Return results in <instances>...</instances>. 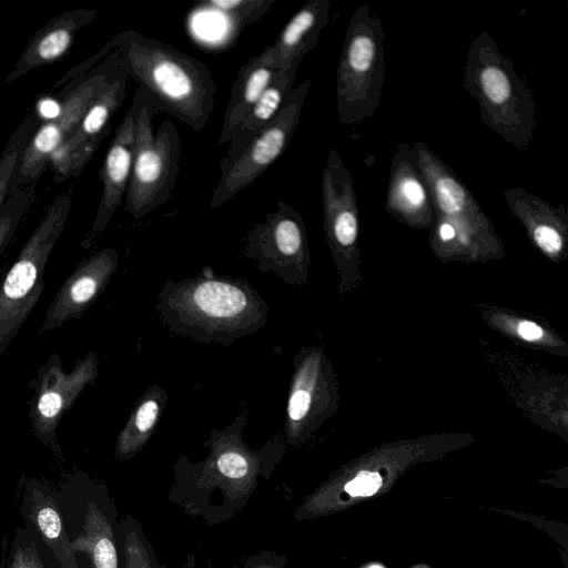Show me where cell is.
Returning a JSON list of instances; mask_svg holds the SVG:
<instances>
[{
  "mask_svg": "<svg viewBox=\"0 0 568 568\" xmlns=\"http://www.w3.org/2000/svg\"><path fill=\"white\" fill-rule=\"evenodd\" d=\"M297 74L298 70L275 73L270 85L235 130L229 142L227 151L220 161V172L230 165L250 141L277 116L294 88Z\"/></svg>",
  "mask_w": 568,
  "mask_h": 568,
  "instance_id": "obj_21",
  "label": "cell"
},
{
  "mask_svg": "<svg viewBox=\"0 0 568 568\" xmlns=\"http://www.w3.org/2000/svg\"><path fill=\"white\" fill-rule=\"evenodd\" d=\"M128 80V74L121 71L90 105L70 136L51 155L49 168L54 173L55 182L77 178L84 170L110 132L111 119L125 99Z\"/></svg>",
  "mask_w": 568,
  "mask_h": 568,
  "instance_id": "obj_10",
  "label": "cell"
},
{
  "mask_svg": "<svg viewBox=\"0 0 568 568\" xmlns=\"http://www.w3.org/2000/svg\"><path fill=\"white\" fill-rule=\"evenodd\" d=\"M501 195L507 207L528 229L540 250L549 255L564 250L567 211L562 203L554 206L518 185L504 190Z\"/></svg>",
  "mask_w": 568,
  "mask_h": 568,
  "instance_id": "obj_19",
  "label": "cell"
},
{
  "mask_svg": "<svg viewBox=\"0 0 568 568\" xmlns=\"http://www.w3.org/2000/svg\"><path fill=\"white\" fill-rule=\"evenodd\" d=\"M36 115L28 114L11 133L0 155V210L9 196L10 187L23 152L38 130Z\"/></svg>",
  "mask_w": 568,
  "mask_h": 568,
  "instance_id": "obj_24",
  "label": "cell"
},
{
  "mask_svg": "<svg viewBox=\"0 0 568 568\" xmlns=\"http://www.w3.org/2000/svg\"><path fill=\"white\" fill-rule=\"evenodd\" d=\"M518 334L527 341H536L542 337V329L532 322H520L518 325Z\"/></svg>",
  "mask_w": 568,
  "mask_h": 568,
  "instance_id": "obj_33",
  "label": "cell"
},
{
  "mask_svg": "<svg viewBox=\"0 0 568 568\" xmlns=\"http://www.w3.org/2000/svg\"><path fill=\"white\" fill-rule=\"evenodd\" d=\"M36 197V183L9 194L0 210V258L10 245L23 216ZM2 271L0 270V274Z\"/></svg>",
  "mask_w": 568,
  "mask_h": 568,
  "instance_id": "obj_27",
  "label": "cell"
},
{
  "mask_svg": "<svg viewBox=\"0 0 568 568\" xmlns=\"http://www.w3.org/2000/svg\"><path fill=\"white\" fill-rule=\"evenodd\" d=\"M288 564L287 554L261 550L245 558L242 568H285Z\"/></svg>",
  "mask_w": 568,
  "mask_h": 568,
  "instance_id": "obj_31",
  "label": "cell"
},
{
  "mask_svg": "<svg viewBox=\"0 0 568 568\" xmlns=\"http://www.w3.org/2000/svg\"><path fill=\"white\" fill-rule=\"evenodd\" d=\"M306 234L301 214L280 201L247 240V252L265 260L293 263L305 255Z\"/></svg>",
  "mask_w": 568,
  "mask_h": 568,
  "instance_id": "obj_18",
  "label": "cell"
},
{
  "mask_svg": "<svg viewBox=\"0 0 568 568\" xmlns=\"http://www.w3.org/2000/svg\"><path fill=\"white\" fill-rule=\"evenodd\" d=\"M160 413V404L155 398L145 399L129 419L119 435L114 455L121 459L133 457L144 445L152 433Z\"/></svg>",
  "mask_w": 568,
  "mask_h": 568,
  "instance_id": "obj_25",
  "label": "cell"
},
{
  "mask_svg": "<svg viewBox=\"0 0 568 568\" xmlns=\"http://www.w3.org/2000/svg\"><path fill=\"white\" fill-rule=\"evenodd\" d=\"M276 71L251 58L242 68L231 88L217 144L229 143L239 124L272 82Z\"/></svg>",
  "mask_w": 568,
  "mask_h": 568,
  "instance_id": "obj_22",
  "label": "cell"
},
{
  "mask_svg": "<svg viewBox=\"0 0 568 568\" xmlns=\"http://www.w3.org/2000/svg\"><path fill=\"white\" fill-rule=\"evenodd\" d=\"M382 484L383 480L378 473L362 470L345 484L344 490L353 497L371 496L379 489Z\"/></svg>",
  "mask_w": 568,
  "mask_h": 568,
  "instance_id": "obj_29",
  "label": "cell"
},
{
  "mask_svg": "<svg viewBox=\"0 0 568 568\" xmlns=\"http://www.w3.org/2000/svg\"><path fill=\"white\" fill-rule=\"evenodd\" d=\"M275 462L271 454L251 452L235 442L215 444L202 463H178L168 499L207 526L222 525L246 507Z\"/></svg>",
  "mask_w": 568,
  "mask_h": 568,
  "instance_id": "obj_2",
  "label": "cell"
},
{
  "mask_svg": "<svg viewBox=\"0 0 568 568\" xmlns=\"http://www.w3.org/2000/svg\"><path fill=\"white\" fill-rule=\"evenodd\" d=\"M118 265V252L103 248L82 260L53 296L39 328L44 334L79 320L106 286Z\"/></svg>",
  "mask_w": 568,
  "mask_h": 568,
  "instance_id": "obj_13",
  "label": "cell"
},
{
  "mask_svg": "<svg viewBox=\"0 0 568 568\" xmlns=\"http://www.w3.org/2000/svg\"><path fill=\"white\" fill-rule=\"evenodd\" d=\"M71 203V196L67 193L53 200L0 281V356L41 298L45 266L63 233Z\"/></svg>",
  "mask_w": 568,
  "mask_h": 568,
  "instance_id": "obj_6",
  "label": "cell"
},
{
  "mask_svg": "<svg viewBox=\"0 0 568 568\" xmlns=\"http://www.w3.org/2000/svg\"><path fill=\"white\" fill-rule=\"evenodd\" d=\"M32 516L42 539L54 550L62 552L65 565H70V560L75 564L70 542L64 534L60 511L53 499L40 497L32 508Z\"/></svg>",
  "mask_w": 568,
  "mask_h": 568,
  "instance_id": "obj_26",
  "label": "cell"
},
{
  "mask_svg": "<svg viewBox=\"0 0 568 568\" xmlns=\"http://www.w3.org/2000/svg\"><path fill=\"white\" fill-rule=\"evenodd\" d=\"M385 31L367 3L353 12L336 74V110L344 125H362L372 118L385 82Z\"/></svg>",
  "mask_w": 568,
  "mask_h": 568,
  "instance_id": "obj_4",
  "label": "cell"
},
{
  "mask_svg": "<svg viewBox=\"0 0 568 568\" xmlns=\"http://www.w3.org/2000/svg\"><path fill=\"white\" fill-rule=\"evenodd\" d=\"M119 62V53L113 49L100 63L75 77L64 88L55 116L39 125L23 152L9 194L37 183L43 171L49 168L51 155L70 136L90 105L121 73Z\"/></svg>",
  "mask_w": 568,
  "mask_h": 568,
  "instance_id": "obj_7",
  "label": "cell"
},
{
  "mask_svg": "<svg viewBox=\"0 0 568 568\" xmlns=\"http://www.w3.org/2000/svg\"><path fill=\"white\" fill-rule=\"evenodd\" d=\"M331 0L307 1L286 23L275 41L255 59L276 72L298 70L303 58L317 44L329 22Z\"/></svg>",
  "mask_w": 568,
  "mask_h": 568,
  "instance_id": "obj_15",
  "label": "cell"
},
{
  "mask_svg": "<svg viewBox=\"0 0 568 568\" xmlns=\"http://www.w3.org/2000/svg\"><path fill=\"white\" fill-rule=\"evenodd\" d=\"M463 85L477 101L488 129L520 151L528 148L537 125L535 95L485 31L468 48Z\"/></svg>",
  "mask_w": 568,
  "mask_h": 568,
  "instance_id": "obj_3",
  "label": "cell"
},
{
  "mask_svg": "<svg viewBox=\"0 0 568 568\" xmlns=\"http://www.w3.org/2000/svg\"><path fill=\"white\" fill-rule=\"evenodd\" d=\"M312 79L294 87L277 116L261 130L223 171L212 192L210 209H217L250 186L285 151L295 134Z\"/></svg>",
  "mask_w": 568,
  "mask_h": 568,
  "instance_id": "obj_8",
  "label": "cell"
},
{
  "mask_svg": "<svg viewBox=\"0 0 568 568\" xmlns=\"http://www.w3.org/2000/svg\"><path fill=\"white\" fill-rule=\"evenodd\" d=\"M99 361L90 351L78 359L70 372L63 369L59 354L53 353L42 365L29 387L33 394L29 399V420L34 436L58 456V426L72 408L85 387L93 385L98 376Z\"/></svg>",
  "mask_w": 568,
  "mask_h": 568,
  "instance_id": "obj_9",
  "label": "cell"
},
{
  "mask_svg": "<svg viewBox=\"0 0 568 568\" xmlns=\"http://www.w3.org/2000/svg\"><path fill=\"white\" fill-rule=\"evenodd\" d=\"M140 101L138 88L130 109L115 130L100 171L102 194L93 224L82 241L84 248L92 246L103 233L125 196L133 165Z\"/></svg>",
  "mask_w": 568,
  "mask_h": 568,
  "instance_id": "obj_12",
  "label": "cell"
},
{
  "mask_svg": "<svg viewBox=\"0 0 568 568\" xmlns=\"http://www.w3.org/2000/svg\"><path fill=\"white\" fill-rule=\"evenodd\" d=\"M385 210L415 227H426L434 221L429 190L419 171L415 150L406 142L397 144L390 163Z\"/></svg>",
  "mask_w": 568,
  "mask_h": 568,
  "instance_id": "obj_14",
  "label": "cell"
},
{
  "mask_svg": "<svg viewBox=\"0 0 568 568\" xmlns=\"http://www.w3.org/2000/svg\"><path fill=\"white\" fill-rule=\"evenodd\" d=\"M367 568H383V567L377 566V565H374V566H369V567H367Z\"/></svg>",
  "mask_w": 568,
  "mask_h": 568,
  "instance_id": "obj_34",
  "label": "cell"
},
{
  "mask_svg": "<svg viewBox=\"0 0 568 568\" xmlns=\"http://www.w3.org/2000/svg\"><path fill=\"white\" fill-rule=\"evenodd\" d=\"M10 568H43L32 546H22L13 551Z\"/></svg>",
  "mask_w": 568,
  "mask_h": 568,
  "instance_id": "obj_32",
  "label": "cell"
},
{
  "mask_svg": "<svg viewBox=\"0 0 568 568\" xmlns=\"http://www.w3.org/2000/svg\"><path fill=\"white\" fill-rule=\"evenodd\" d=\"M121 568H162L142 524L131 514L119 524Z\"/></svg>",
  "mask_w": 568,
  "mask_h": 568,
  "instance_id": "obj_23",
  "label": "cell"
},
{
  "mask_svg": "<svg viewBox=\"0 0 568 568\" xmlns=\"http://www.w3.org/2000/svg\"><path fill=\"white\" fill-rule=\"evenodd\" d=\"M95 16V10L82 8L67 10L50 19L30 38L4 81L10 83L34 69L62 60L71 50L78 31Z\"/></svg>",
  "mask_w": 568,
  "mask_h": 568,
  "instance_id": "obj_16",
  "label": "cell"
},
{
  "mask_svg": "<svg viewBox=\"0 0 568 568\" xmlns=\"http://www.w3.org/2000/svg\"><path fill=\"white\" fill-rule=\"evenodd\" d=\"M311 403V392L305 388L300 379L298 382L296 381V384L292 389L287 407L290 422L292 424L302 422L308 414Z\"/></svg>",
  "mask_w": 568,
  "mask_h": 568,
  "instance_id": "obj_30",
  "label": "cell"
},
{
  "mask_svg": "<svg viewBox=\"0 0 568 568\" xmlns=\"http://www.w3.org/2000/svg\"><path fill=\"white\" fill-rule=\"evenodd\" d=\"M91 497L85 505L82 529L70 548L72 552H84L90 568H121L116 508L102 489Z\"/></svg>",
  "mask_w": 568,
  "mask_h": 568,
  "instance_id": "obj_17",
  "label": "cell"
},
{
  "mask_svg": "<svg viewBox=\"0 0 568 568\" xmlns=\"http://www.w3.org/2000/svg\"><path fill=\"white\" fill-rule=\"evenodd\" d=\"M274 0H210L201 6L224 16L232 31L241 30L262 18Z\"/></svg>",
  "mask_w": 568,
  "mask_h": 568,
  "instance_id": "obj_28",
  "label": "cell"
},
{
  "mask_svg": "<svg viewBox=\"0 0 568 568\" xmlns=\"http://www.w3.org/2000/svg\"><path fill=\"white\" fill-rule=\"evenodd\" d=\"M136 116L133 165L124 206L135 219L150 214L171 197L182 156V140L171 120H164L158 131L153 118L161 113L158 103L141 88Z\"/></svg>",
  "mask_w": 568,
  "mask_h": 568,
  "instance_id": "obj_5",
  "label": "cell"
},
{
  "mask_svg": "<svg viewBox=\"0 0 568 568\" xmlns=\"http://www.w3.org/2000/svg\"><path fill=\"white\" fill-rule=\"evenodd\" d=\"M110 42L119 64L165 112L200 133L214 110L217 87L207 65L171 44L135 30Z\"/></svg>",
  "mask_w": 568,
  "mask_h": 568,
  "instance_id": "obj_1",
  "label": "cell"
},
{
  "mask_svg": "<svg viewBox=\"0 0 568 568\" xmlns=\"http://www.w3.org/2000/svg\"><path fill=\"white\" fill-rule=\"evenodd\" d=\"M182 296V306L194 320L219 328L235 327L251 314V301L237 286L222 281L195 283Z\"/></svg>",
  "mask_w": 568,
  "mask_h": 568,
  "instance_id": "obj_20",
  "label": "cell"
},
{
  "mask_svg": "<svg viewBox=\"0 0 568 568\" xmlns=\"http://www.w3.org/2000/svg\"><path fill=\"white\" fill-rule=\"evenodd\" d=\"M413 148L429 190L434 215L454 225L489 235L488 217L455 171L424 142L415 141Z\"/></svg>",
  "mask_w": 568,
  "mask_h": 568,
  "instance_id": "obj_11",
  "label": "cell"
}]
</instances>
